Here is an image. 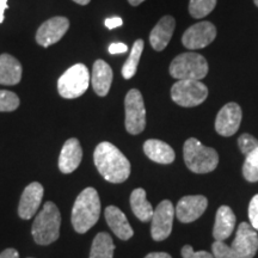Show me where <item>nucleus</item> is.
<instances>
[{"instance_id": "4be33fe9", "label": "nucleus", "mask_w": 258, "mask_h": 258, "mask_svg": "<svg viewBox=\"0 0 258 258\" xmlns=\"http://www.w3.org/2000/svg\"><path fill=\"white\" fill-rule=\"evenodd\" d=\"M144 152L151 160L158 164H171L176 158L172 147L157 139H150L144 144Z\"/></svg>"}, {"instance_id": "72a5a7b5", "label": "nucleus", "mask_w": 258, "mask_h": 258, "mask_svg": "<svg viewBox=\"0 0 258 258\" xmlns=\"http://www.w3.org/2000/svg\"><path fill=\"white\" fill-rule=\"evenodd\" d=\"M0 258H19V253L16 249L9 247V249H5L0 253Z\"/></svg>"}, {"instance_id": "a211bd4d", "label": "nucleus", "mask_w": 258, "mask_h": 258, "mask_svg": "<svg viewBox=\"0 0 258 258\" xmlns=\"http://www.w3.org/2000/svg\"><path fill=\"white\" fill-rule=\"evenodd\" d=\"M104 215L109 227L114 232L116 237H118L122 240H128L133 237V228L129 225L127 217L120 208L115 207V206H109L105 209Z\"/></svg>"}, {"instance_id": "1a4fd4ad", "label": "nucleus", "mask_w": 258, "mask_h": 258, "mask_svg": "<svg viewBox=\"0 0 258 258\" xmlns=\"http://www.w3.org/2000/svg\"><path fill=\"white\" fill-rule=\"evenodd\" d=\"M175 214V208H173L172 202L169 200H164L157 206V208L153 212L152 219H151V221H152L151 235L154 240H165L171 234Z\"/></svg>"}, {"instance_id": "0eeeda50", "label": "nucleus", "mask_w": 258, "mask_h": 258, "mask_svg": "<svg viewBox=\"0 0 258 258\" xmlns=\"http://www.w3.org/2000/svg\"><path fill=\"white\" fill-rule=\"evenodd\" d=\"M208 97V89L201 80H178L171 89L172 101L184 108L198 106Z\"/></svg>"}, {"instance_id": "aec40b11", "label": "nucleus", "mask_w": 258, "mask_h": 258, "mask_svg": "<svg viewBox=\"0 0 258 258\" xmlns=\"http://www.w3.org/2000/svg\"><path fill=\"white\" fill-rule=\"evenodd\" d=\"M235 227V215L228 206H221L215 215V224L213 227V237L218 241H225L233 233Z\"/></svg>"}, {"instance_id": "7ed1b4c3", "label": "nucleus", "mask_w": 258, "mask_h": 258, "mask_svg": "<svg viewBox=\"0 0 258 258\" xmlns=\"http://www.w3.org/2000/svg\"><path fill=\"white\" fill-rule=\"evenodd\" d=\"M61 214L53 202L44 203L32 224L31 233L38 245H49L60 237Z\"/></svg>"}, {"instance_id": "bb28decb", "label": "nucleus", "mask_w": 258, "mask_h": 258, "mask_svg": "<svg viewBox=\"0 0 258 258\" xmlns=\"http://www.w3.org/2000/svg\"><path fill=\"white\" fill-rule=\"evenodd\" d=\"M217 5V0H190L189 14L194 18H203L208 16Z\"/></svg>"}, {"instance_id": "39448f33", "label": "nucleus", "mask_w": 258, "mask_h": 258, "mask_svg": "<svg viewBox=\"0 0 258 258\" xmlns=\"http://www.w3.org/2000/svg\"><path fill=\"white\" fill-rule=\"evenodd\" d=\"M170 74L177 80H202L208 74V62L200 54H179L170 64Z\"/></svg>"}, {"instance_id": "f03ea898", "label": "nucleus", "mask_w": 258, "mask_h": 258, "mask_svg": "<svg viewBox=\"0 0 258 258\" xmlns=\"http://www.w3.org/2000/svg\"><path fill=\"white\" fill-rule=\"evenodd\" d=\"M101 200L95 188H86L79 194L72 209L73 228L78 233H86L98 221Z\"/></svg>"}, {"instance_id": "393cba45", "label": "nucleus", "mask_w": 258, "mask_h": 258, "mask_svg": "<svg viewBox=\"0 0 258 258\" xmlns=\"http://www.w3.org/2000/svg\"><path fill=\"white\" fill-rule=\"evenodd\" d=\"M115 245L110 234L101 232L92 241L90 258H112L114 257Z\"/></svg>"}, {"instance_id": "f3484780", "label": "nucleus", "mask_w": 258, "mask_h": 258, "mask_svg": "<svg viewBox=\"0 0 258 258\" xmlns=\"http://www.w3.org/2000/svg\"><path fill=\"white\" fill-rule=\"evenodd\" d=\"M83 159V150L79 140L76 138L69 139L63 144L59 157V169L62 173H72L78 169Z\"/></svg>"}, {"instance_id": "412c9836", "label": "nucleus", "mask_w": 258, "mask_h": 258, "mask_svg": "<svg viewBox=\"0 0 258 258\" xmlns=\"http://www.w3.org/2000/svg\"><path fill=\"white\" fill-rule=\"evenodd\" d=\"M112 83V70L104 60H97L93 63L91 84L98 96L105 97L109 93Z\"/></svg>"}, {"instance_id": "4468645a", "label": "nucleus", "mask_w": 258, "mask_h": 258, "mask_svg": "<svg viewBox=\"0 0 258 258\" xmlns=\"http://www.w3.org/2000/svg\"><path fill=\"white\" fill-rule=\"evenodd\" d=\"M208 200L203 195H190L182 198L175 209L176 217L183 224L196 221L205 213Z\"/></svg>"}, {"instance_id": "cd10ccee", "label": "nucleus", "mask_w": 258, "mask_h": 258, "mask_svg": "<svg viewBox=\"0 0 258 258\" xmlns=\"http://www.w3.org/2000/svg\"><path fill=\"white\" fill-rule=\"evenodd\" d=\"M19 106V98L15 92L0 90V112L14 111Z\"/></svg>"}, {"instance_id": "6e6552de", "label": "nucleus", "mask_w": 258, "mask_h": 258, "mask_svg": "<svg viewBox=\"0 0 258 258\" xmlns=\"http://www.w3.org/2000/svg\"><path fill=\"white\" fill-rule=\"evenodd\" d=\"M125 129L129 134L138 135L146 127V109L141 92L137 89L128 91L124 99Z\"/></svg>"}, {"instance_id": "f8f14e48", "label": "nucleus", "mask_w": 258, "mask_h": 258, "mask_svg": "<svg viewBox=\"0 0 258 258\" xmlns=\"http://www.w3.org/2000/svg\"><path fill=\"white\" fill-rule=\"evenodd\" d=\"M231 247L240 258L254 257L258 250V234L249 222H241L239 225Z\"/></svg>"}, {"instance_id": "423d86ee", "label": "nucleus", "mask_w": 258, "mask_h": 258, "mask_svg": "<svg viewBox=\"0 0 258 258\" xmlns=\"http://www.w3.org/2000/svg\"><path fill=\"white\" fill-rule=\"evenodd\" d=\"M91 76L88 67L83 63H77L70 67L57 80V91L66 99L78 98L88 90Z\"/></svg>"}, {"instance_id": "20e7f679", "label": "nucleus", "mask_w": 258, "mask_h": 258, "mask_svg": "<svg viewBox=\"0 0 258 258\" xmlns=\"http://www.w3.org/2000/svg\"><path fill=\"white\" fill-rule=\"evenodd\" d=\"M185 165L191 172L208 173L217 169L219 154L214 148L207 147L198 139L190 138L183 147Z\"/></svg>"}, {"instance_id": "a878e982", "label": "nucleus", "mask_w": 258, "mask_h": 258, "mask_svg": "<svg viewBox=\"0 0 258 258\" xmlns=\"http://www.w3.org/2000/svg\"><path fill=\"white\" fill-rule=\"evenodd\" d=\"M145 43L143 40H137L134 42L133 48L131 50V55L125 61L123 67H122V76H123L124 79H131L133 78L137 73L139 61H140L141 54L144 51Z\"/></svg>"}, {"instance_id": "c756f323", "label": "nucleus", "mask_w": 258, "mask_h": 258, "mask_svg": "<svg viewBox=\"0 0 258 258\" xmlns=\"http://www.w3.org/2000/svg\"><path fill=\"white\" fill-rule=\"evenodd\" d=\"M249 220L250 225L252 226L254 230L258 231V194L251 199L249 205Z\"/></svg>"}, {"instance_id": "c9c22d12", "label": "nucleus", "mask_w": 258, "mask_h": 258, "mask_svg": "<svg viewBox=\"0 0 258 258\" xmlns=\"http://www.w3.org/2000/svg\"><path fill=\"white\" fill-rule=\"evenodd\" d=\"M145 258H172V257L166 252H151L148 253Z\"/></svg>"}, {"instance_id": "58836bf2", "label": "nucleus", "mask_w": 258, "mask_h": 258, "mask_svg": "<svg viewBox=\"0 0 258 258\" xmlns=\"http://www.w3.org/2000/svg\"><path fill=\"white\" fill-rule=\"evenodd\" d=\"M254 4H256V6H258V0H253Z\"/></svg>"}, {"instance_id": "2eb2a0df", "label": "nucleus", "mask_w": 258, "mask_h": 258, "mask_svg": "<svg viewBox=\"0 0 258 258\" xmlns=\"http://www.w3.org/2000/svg\"><path fill=\"white\" fill-rule=\"evenodd\" d=\"M70 28L69 19L53 17L44 22L36 32V41L42 47H49L59 42Z\"/></svg>"}, {"instance_id": "6ab92c4d", "label": "nucleus", "mask_w": 258, "mask_h": 258, "mask_svg": "<svg viewBox=\"0 0 258 258\" xmlns=\"http://www.w3.org/2000/svg\"><path fill=\"white\" fill-rule=\"evenodd\" d=\"M175 27L176 21L172 16H165L158 22L150 35L151 46L153 47L154 50L161 51L165 49L172 37Z\"/></svg>"}, {"instance_id": "f704fd0d", "label": "nucleus", "mask_w": 258, "mask_h": 258, "mask_svg": "<svg viewBox=\"0 0 258 258\" xmlns=\"http://www.w3.org/2000/svg\"><path fill=\"white\" fill-rule=\"evenodd\" d=\"M8 9V0H0V23L4 22V12Z\"/></svg>"}, {"instance_id": "b1692460", "label": "nucleus", "mask_w": 258, "mask_h": 258, "mask_svg": "<svg viewBox=\"0 0 258 258\" xmlns=\"http://www.w3.org/2000/svg\"><path fill=\"white\" fill-rule=\"evenodd\" d=\"M131 207L134 215L139 220L147 222L152 219L153 208L152 205L147 201L146 191L143 188H138L131 194Z\"/></svg>"}, {"instance_id": "c85d7f7f", "label": "nucleus", "mask_w": 258, "mask_h": 258, "mask_svg": "<svg viewBox=\"0 0 258 258\" xmlns=\"http://www.w3.org/2000/svg\"><path fill=\"white\" fill-rule=\"evenodd\" d=\"M212 253L214 258H240L231 246H228L224 241L218 240H215L212 245Z\"/></svg>"}, {"instance_id": "2f4dec72", "label": "nucleus", "mask_w": 258, "mask_h": 258, "mask_svg": "<svg viewBox=\"0 0 258 258\" xmlns=\"http://www.w3.org/2000/svg\"><path fill=\"white\" fill-rule=\"evenodd\" d=\"M128 51L127 44L121 43V42H117V43H111L110 47H109V53L115 55V54H121Z\"/></svg>"}, {"instance_id": "5701e85b", "label": "nucleus", "mask_w": 258, "mask_h": 258, "mask_svg": "<svg viewBox=\"0 0 258 258\" xmlns=\"http://www.w3.org/2000/svg\"><path fill=\"white\" fill-rule=\"evenodd\" d=\"M22 64L10 54L0 55V84L17 85L22 79Z\"/></svg>"}, {"instance_id": "f257e3e1", "label": "nucleus", "mask_w": 258, "mask_h": 258, "mask_svg": "<svg viewBox=\"0 0 258 258\" xmlns=\"http://www.w3.org/2000/svg\"><path fill=\"white\" fill-rule=\"evenodd\" d=\"M93 160L101 176L110 183H122L131 175V163L127 157L108 141L96 147Z\"/></svg>"}, {"instance_id": "ddd939ff", "label": "nucleus", "mask_w": 258, "mask_h": 258, "mask_svg": "<svg viewBox=\"0 0 258 258\" xmlns=\"http://www.w3.org/2000/svg\"><path fill=\"white\" fill-rule=\"evenodd\" d=\"M241 122V108L237 103H227L215 118V131L221 137H232L238 132Z\"/></svg>"}, {"instance_id": "9d476101", "label": "nucleus", "mask_w": 258, "mask_h": 258, "mask_svg": "<svg viewBox=\"0 0 258 258\" xmlns=\"http://www.w3.org/2000/svg\"><path fill=\"white\" fill-rule=\"evenodd\" d=\"M217 37V28L211 22H200L191 25L182 36L183 46L188 49H202Z\"/></svg>"}, {"instance_id": "dca6fc26", "label": "nucleus", "mask_w": 258, "mask_h": 258, "mask_svg": "<svg viewBox=\"0 0 258 258\" xmlns=\"http://www.w3.org/2000/svg\"><path fill=\"white\" fill-rule=\"evenodd\" d=\"M43 186L38 182H32L24 189L18 206V215L23 220H30L36 214L43 199Z\"/></svg>"}, {"instance_id": "9b49d317", "label": "nucleus", "mask_w": 258, "mask_h": 258, "mask_svg": "<svg viewBox=\"0 0 258 258\" xmlns=\"http://www.w3.org/2000/svg\"><path fill=\"white\" fill-rule=\"evenodd\" d=\"M238 147L245 156L244 178L247 182H258V139L245 133L238 139Z\"/></svg>"}, {"instance_id": "4c0bfd02", "label": "nucleus", "mask_w": 258, "mask_h": 258, "mask_svg": "<svg viewBox=\"0 0 258 258\" xmlns=\"http://www.w3.org/2000/svg\"><path fill=\"white\" fill-rule=\"evenodd\" d=\"M73 2H76L79 5H88L91 0H73Z\"/></svg>"}, {"instance_id": "473e14b6", "label": "nucleus", "mask_w": 258, "mask_h": 258, "mask_svg": "<svg viewBox=\"0 0 258 258\" xmlns=\"http://www.w3.org/2000/svg\"><path fill=\"white\" fill-rule=\"evenodd\" d=\"M122 24H123V21H122V18L120 17H111V18L105 19V27L108 29L118 28L121 27Z\"/></svg>"}, {"instance_id": "ea45409f", "label": "nucleus", "mask_w": 258, "mask_h": 258, "mask_svg": "<svg viewBox=\"0 0 258 258\" xmlns=\"http://www.w3.org/2000/svg\"><path fill=\"white\" fill-rule=\"evenodd\" d=\"M30 258H31V257H30Z\"/></svg>"}, {"instance_id": "7c9ffc66", "label": "nucleus", "mask_w": 258, "mask_h": 258, "mask_svg": "<svg viewBox=\"0 0 258 258\" xmlns=\"http://www.w3.org/2000/svg\"><path fill=\"white\" fill-rule=\"evenodd\" d=\"M183 258H214L213 253L207 252V251H194L190 245H185L180 250Z\"/></svg>"}, {"instance_id": "e433bc0d", "label": "nucleus", "mask_w": 258, "mask_h": 258, "mask_svg": "<svg viewBox=\"0 0 258 258\" xmlns=\"http://www.w3.org/2000/svg\"><path fill=\"white\" fill-rule=\"evenodd\" d=\"M128 2H129V4H131V5L138 6V5H140L141 3H144L145 0H128Z\"/></svg>"}]
</instances>
